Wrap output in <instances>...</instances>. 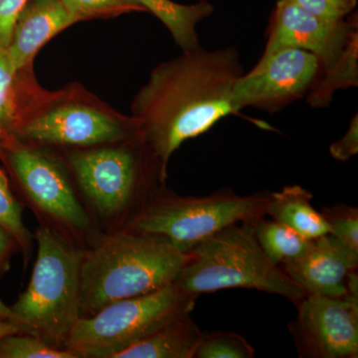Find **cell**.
Returning <instances> with one entry per match:
<instances>
[{"mask_svg":"<svg viewBox=\"0 0 358 358\" xmlns=\"http://www.w3.org/2000/svg\"><path fill=\"white\" fill-rule=\"evenodd\" d=\"M244 74L236 49L201 46L155 68L133 103L138 138L166 178V164L185 141L235 114L232 92Z\"/></svg>","mask_w":358,"mask_h":358,"instance_id":"cell-1","label":"cell"},{"mask_svg":"<svg viewBox=\"0 0 358 358\" xmlns=\"http://www.w3.org/2000/svg\"><path fill=\"white\" fill-rule=\"evenodd\" d=\"M189 259L164 240L131 229L107 238L82 256L80 317L173 284Z\"/></svg>","mask_w":358,"mask_h":358,"instance_id":"cell-2","label":"cell"},{"mask_svg":"<svg viewBox=\"0 0 358 358\" xmlns=\"http://www.w3.org/2000/svg\"><path fill=\"white\" fill-rule=\"evenodd\" d=\"M252 222L228 226L195 247L174 284L196 296L242 288L278 294L299 305L305 293L264 253Z\"/></svg>","mask_w":358,"mask_h":358,"instance_id":"cell-3","label":"cell"},{"mask_svg":"<svg viewBox=\"0 0 358 358\" xmlns=\"http://www.w3.org/2000/svg\"><path fill=\"white\" fill-rule=\"evenodd\" d=\"M36 240L31 280L11 310L23 334L64 348L80 317L82 255L48 228H39Z\"/></svg>","mask_w":358,"mask_h":358,"instance_id":"cell-4","label":"cell"},{"mask_svg":"<svg viewBox=\"0 0 358 358\" xmlns=\"http://www.w3.org/2000/svg\"><path fill=\"white\" fill-rule=\"evenodd\" d=\"M197 296L174 282L164 288L112 303L79 317L64 348L79 357L113 358L181 315L192 312Z\"/></svg>","mask_w":358,"mask_h":358,"instance_id":"cell-5","label":"cell"},{"mask_svg":"<svg viewBox=\"0 0 358 358\" xmlns=\"http://www.w3.org/2000/svg\"><path fill=\"white\" fill-rule=\"evenodd\" d=\"M270 193L219 192L203 197L166 196L140 212L131 229L159 237L189 254L219 231L264 217Z\"/></svg>","mask_w":358,"mask_h":358,"instance_id":"cell-6","label":"cell"},{"mask_svg":"<svg viewBox=\"0 0 358 358\" xmlns=\"http://www.w3.org/2000/svg\"><path fill=\"white\" fill-rule=\"evenodd\" d=\"M322 73V62L315 54L279 49L235 82L231 98L235 114L248 107L277 112L307 96Z\"/></svg>","mask_w":358,"mask_h":358,"instance_id":"cell-7","label":"cell"},{"mask_svg":"<svg viewBox=\"0 0 358 358\" xmlns=\"http://www.w3.org/2000/svg\"><path fill=\"white\" fill-rule=\"evenodd\" d=\"M298 308L292 333L301 355L317 358L358 357V296L308 294Z\"/></svg>","mask_w":358,"mask_h":358,"instance_id":"cell-8","label":"cell"},{"mask_svg":"<svg viewBox=\"0 0 358 358\" xmlns=\"http://www.w3.org/2000/svg\"><path fill=\"white\" fill-rule=\"evenodd\" d=\"M268 32L261 59L282 48L301 49L315 54L324 70L338 60L352 35L358 32L357 15L338 21L322 20L289 0H279Z\"/></svg>","mask_w":358,"mask_h":358,"instance_id":"cell-9","label":"cell"},{"mask_svg":"<svg viewBox=\"0 0 358 358\" xmlns=\"http://www.w3.org/2000/svg\"><path fill=\"white\" fill-rule=\"evenodd\" d=\"M71 166L78 182L103 216L121 213L133 199L140 164L128 148H101L77 152Z\"/></svg>","mask_w":358,"mask_h":358,"instance_id":"cell-10","label":"cell"},{"mask_svg":"<svg viewBox=\"0 0 358 358\" xmlns=\"http://www.w3.org/2000/svg\"><path fill=\"white\" fill-rule=\"evenodd\" d=\"M6 157L27 196L45 213L68 227H89L88 213L55 162L24 147L9 148Z\"/></svg>","mask_w":358,"mask_h":358,"instance_id":"cell-11","label":"cell"},{"mask_svg":"<svg viewBox=\"0 0 358 358\" xmlns=\"http://www.w3.org/2000/svg\"><path fill=\"white\" fill-rule=\"evenodd\" d=\"M358 252L331 234L312 240L300 258L284 265V272L306 296H358Z\"/></svg>","mask_w":358,"mask_h":358,"instance_id":"cell-12","label":"cell"},{"mask_svg":"<svg viewBox=\"0 0 358 358\" xmlns=\"http://www.w3.org/2000/svg\"><path fill=\"white\" fill-rule=\"evenodd\" d=\"M28 141L91 145L121 141L128 136L119 122L84 106H65L39 115L20 129Z\"/></svg>","mask_w":358,"mask_h":358,"instance_id":"cell-13","label":"cell"},{"mask_svg":"<svg viewBox=\"0 0 358 358\" xmlns=\"http://www.w3.org/2000/svg\"><path fill=\"white\" fill-rule=\"evenodd\" d=\"M77 21L61 0H29L16 21L13 38L6 49L13 72L27 65L51 37Z\"/></svg>","mask_w":358,"mask_h":358,"instance_id":"cell-14","label":"cell"},{"mask_svg":"<svg viewBox=\"0 0 358 358\" xmlns=\"http://www.w3.org/2000/svg\"><path fill=\"white\" fill-rule=\"evenodd\" d=\"M202 336L189 313H186L113 358H193Z\"/></svg>","mask_w":358,"mask_h":358,"instance_id":"cell-15","label":"cell"},{"mask_svg":"<svg viewBox=\"0 0 358 358\" xmlns=\"http://www.w3.org/2000/svg\"><path fill=\"white\" fill-rule=\"evenodd\" d=\"M312 200V193L301 186H286L281 192L270 193L266 214L307 239H317L329 234V229Z\"/></svg>","mask_w":358,"mask_h":358,"instance_id":"cell-16","label":"cell"},{"mask_svg":"<svg viewBox=\"0 0 358 358\" xmlns=\"http://www.w3.org/2000/svg\"><path fill=\"white\" fill-rule=\"evenodd\" d=\"M145 10L159 18L174 41L182 49L190 50L200 46L197 24L214 13V6L208 0H200L194 4H179L171 0H133Z\"/></svg>","mask_w":358,"mask_h":358,"instance_id":"cell-17","label":"cell"},{"mask_svg":"<svg viewBox=\"0 0 358 358\" xmlns=\"http://www.w3.org/2000/svg\"><path fill=\"white\" fill-rule=\"evenodd\" d=\"M358 86V32L352 35L345 50L333 65L322 70V76L307 95L315 109L329 107L339 90Z\"/></svg>","mask_w":358,"mask_h":358,"instance_id":"cell-18","label":"cell"},{"mask_svg":"<svg viewBox=\"0 0 358 358\" xmlns=\"http://www.w3.org/2000/svg\"><path fill=\"white\" fill-rule=\"evenodd\" d=\"M254 234L264 253L275 265H286L300 258L310 248L312 240L275 220L264 217L252 222Z\"/></svg>","mask_w":358,"mask_h":358,"instance_id":"cell-19","label":"cell"},{"mask_svg":"<svg viewBox=\"0 0 358 358\" xmlns=\"http://www.w3.org/2000/svg\"><path fill=\"white\" fill-rule=\"evenodd\" d=\"M254 355L253 346L240 334L214 331L202 336L193 358H252Z\"/></svg>","mask_w":358,"mask_h":358,"instance_id":"cell-20","label":"cell"},{"mask_svg":"<svg viewBox=\"0 0 358 358\" xmlns=\"http://www.w3.org/2000/svg\"><path fill=\"white\" fill-rule=\"evenodd\" d=\"M0 358H78L65 348L48 345L27 334H14L0 339Z\"/></svg>","mask_w":358,"mask_h":358,"instance_id":"cell-21","label":"cell"},{"mask_svg":"<svg viewBox=\"0 0 358 358\" xmlns=\"http://www.w3.org/2000/svg\"><path fill=\"white\" fill-rule=\"evenodd\" d=\"M0 227L10 234L21 248L27 249L30 233L25 227L21 215V207L14 199L6 174L0 169Z\"/></svg>","mask_w":358,"mask_h":358,"instance_id":"cell-22","label":"cell"},{"mask_svg":"<svg viewBox=\"0 0 358 358\" xmlns=\"http://www.w3.org/2000/svg\"><path fill=\"white\" fill-rule=\"evenodd\" d=\"M320 213L329 226V234L358 252V210L345 204L322 209Z\"/></svg>","mask_w":358,"mask_h":358,"instance_id":"cell-23","label":"cell"},{"mask_svg":"<svg viewBox=\"0 0 358 358\" xmlns=\"http://www.w3.org/2000/svg\"><path fill=\"white\" fill-rule=\"evenodd\" d=\"M78 20L145 9L133 0H61Z\"/></svg>","mask_w":358,"mask_h":358,"instance_id":"cell-24","label":"cell"},{"mask_svg":"<svg viewBox=\"0 0 358 358\" xmlns=\"http://www.w3.org/2000/svg\"><path fill=\"white\" fill-rule=\"evenodd\" d=\"M322 20H345L357 7V0H289Z\"/></svg>","mask_w":358,"mask_h":358,"instance_id":"cell-25","label":"cell"},{"mask_svg":"<svg viewBox=\"0 0 358 358\" xmlns=\"http://www.w3.org/2000/svg\"><path fill=\"white\" fill-rule=\"evenodd\" d=\"M14 74L6 49L0 48V131L11 119L13 103L10 95Z\"/></svg>","mask_w":358,"mask_h":358,"instance_id":"cell-26","label":"cell"},{"mask_svg":"<svg viewBox=\"0 0 358 358\" xmlns=\"http://www.w3.org/2000/svg\"><path fill=\"white\" fill-rule=\"evenodd\" d=\"M29 0H0V48L6 49L13 38L14 26Z\"/></svg>","mask_w":358,"mask_h":358,"instance_id":"cell-27","label":"cell"},{"mask_svg":"<svg viewBox=\"0 0 358 358\" xmlns=\"http://www.w3.org/2000/svg\"><path fill=\"white\" fill-rule=\"evenodd\" d=\"M329 152L334 159L348 162L358 154V115L350 121L348 131L343 138L334 141L329 147Z\"/></svg>","mask_w":358,"mask_h":358,"instance_id":"cell-28","label":"cell"},{"mask_svg":"<svg viewBox=\"0 0 358 358\" xmlns=\"http://www.w3.org/2000/svg\"><path fill=\"white\" fill-rule=\"evenodd\" d=\"M14 239L10 236L8 232H6L3 228L0 227V268L3 265L4 261L8 256L9 251H10L11 246Z\"/></svg>","mask_w":358,"mask_h":358,"instance_id":"cell-29","label":"cell"},{"mask_svg":"<svg viewBox=\"0 0 358 358\" xmlns=\"http://www.w3.org/2000/svg\"><path fill=\"white\" fill-rule=\"evenodd\" d=\"M23 333L22 327L13 320L0 319V339L10 334Z\"/></svg>","mask_w":358,"mask_h":358,"instance_id":"cell-30","label":"cell"},{"mask_svg":"<svg viewBox=\"0 0 358 358\" xmlns=\"http://www.w3.org/2000/svg\"><path fill=\"white\" fill-rule=\"evenodd\" d=\"M0 319L13 320V322H17L11 308L7 307L6 303L1 300H0Z\"/></svg>","mask_w":358,"mask_h":358,"instance_id":"cell-31","label":"cell"}]
</instances>
